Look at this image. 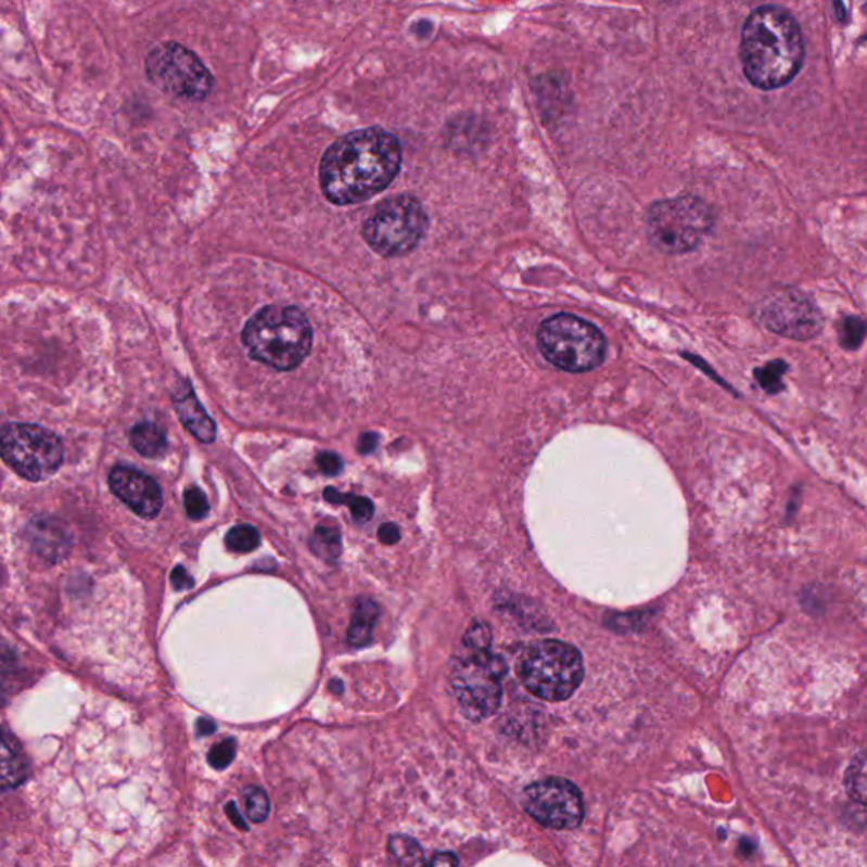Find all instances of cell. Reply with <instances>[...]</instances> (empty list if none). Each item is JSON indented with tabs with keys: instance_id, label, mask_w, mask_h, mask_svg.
Segmentation results:
<instances>
[{
	"instance_id": "cell-1",
	"label": "cell",
	"mask_w": 867,
	"mask_h": 867,
	"mask_svg": "<svg viewBox=\"0 0 867 867\" xmlns=\"http://www.w3.org/2000/svg\"><path fill=\"white\" fill-rule=\"evenodd\" d=\"M400 166L397 136L382 128L359 129L326 151L319 166L320 189L332 204H359L383 192Z\"/></svg>"
},
{
	"instance_id": "cell-2",
	"label": "cell",
	"mask_w": 867,
	"mask_h": 867,
	"mask_svg": "<svg viewBox=\"0 0 867 867\" xmlns=\"http://www.w3.org/2000/svg\"><path fill=\"white\" fill-rule=\"evenodd\" d=\"M802 29L790 12L763 5L752 12L740 35V62L745 77L761 90L788 86L803 66Z\"/></svg>"
},
{
	"instance_id": "cell-3",
	"label": "cell",
	"mask_w": 867,
	"mask_h": 867,
	"mask_svg": "<svg viewBox=\"0 0 867 867\" xmlns=\"http://www.w3.org/2000/svg\"><path fill=\"white\" fill-rule=\"evenodd\" d=\"M313 341L309 319L292 305L263 307L243 329V344L251 358L278 371L302 365L313 349Z\"/></svg>"
},
{
	"instance_id": "cell-4",
	"label": "cell",
	"mask_w": 867,
	"mask_h": 867,
	"mask_svg": "<svg viewBox=\"0 0 867 867\" xmlns=\"http://www.w3.org/2000/svg\"><path fill=\"white\" fill-rule=\"evenodd\" d=\"M517 675L531 693L546 702H563L582 685L583 658L561 640H537L517 663Z\"/></svg>"
},
{
	"instance_id": "cell-5",
	"label": "cell",
	"mask_w": 867,
	"mask_h": 867,
	"mask_svg": "<svg viewBox=\"0 0 867 867\" xmlns=\"http://www.w3.org/2000/svg\"><path fill=\"white\" fill-rule=\"evenodd\" d=\"M537 344L544 358L570 373L595 370L605 359V335L597 326L571 314H558L544 320L537 332Z\"/></svg>"
},
{
	"instance_id": "cell-6",
	"label": "cell",
	"mask_w": 867,
	"mask_h": 867,
	"mask_svg": "<svg viewBox=\"0 0 867 867\" xmlns=\"http://www.w3.org/2000/svg\"><path fill=\"white\" fill-rule=\"evenodd\" d=\"M712 226L709 205L691 195L658 202L648 213L649 240L670 255L693 251Z\"/></svg>"
},
{
	"instance_id": "cell-7",
	"label": "cell",
	"mask_w": 867,
	"mask_h": 867,
	"mask_svg": "<svg viewBox=\"0 0 867 867\" xmlns=\"http://www.w3.org/2000/svg\"><path fill=\"white\" fill-rule=\"evenodd\" d=\"M428 229V214L417 199L397 195L386 199L362 226L368 246L379 255L404 256L416 250Z\"/></svg>"
},
{
	"instance_id": "cell-8",
	"label": "cell",
	"mask_w": 867,
	"mask_h": 867,
	"mask_svg": "<svg viewBox=\"0 0 867 867\" xmlns=\"http://www.w3.org/2000/svg\"><path fill=\"white\" fill-rule=\"evenodd\" d=\"M0 455L27 482H43L62 467L65 447L50 429L8 424L0 434Z\"/></svg>"
},
{
	"instance_id": "cell-9",
	"label": "cell",
	"mask_w": 867,
	"mask_h": 867,
	"mask_svg": "<svg viewBox=\"0 0 867 867\" xmlns=\"http://www.w3.org/2000/svg\"><path fill=\"white\" fill-rule=\"evenodd\" d=\"M148 80L166 95L204 101L213 92L214 78L197 54L175 41L158 44L148 53Z\"/></svg>"
},
{
	"instance_id": "cell-10",
	"label": "cell",
	"mask_w": 867,
	"mask_h": 867,
	"mask_svg": "<svg viewBox=\"0 0 867 867\" xmlns=\"http://www.w3.org/2000/svg\"><path fill=\"white\" fill-rule=\"evenodd\" d=\"M452 666L451 687L467 717L482 721L497 712L501 702V676L506 664L488 649H468Z\"/></svg>"
},
{
	"instance_id": "cell-11",
	"label": "cell",
	"mask_w": 867,
	"mask_h": 867,
	"mask_svg": "<svg viewBox=\"0 0 867 867\" xmlns=\"http://www.w3.org/2000/svg\"><path fill=\"white\" fill-rule=\"evenodd\" d=\"M756 320L767 331L794 341L814 340L824 329L817 305L800 290L769 293L757 304Z\"/></svg>"
},
{
	"instance_id": "cell-12",
	"label": "cell",
	"mask_w": 867,
	"mask_h": 867,
	"mask_svg": "<svg viewBox=\"0 0 867 867\" xmlns=\"http://www.w3.org/2000/svg\"><path fill=\"white\" fill-rule=\"evenodd\" d=\"M522 803L534 820L551 829H576L585 814L578 788L563 778H546L533 782L525 788Z\"/></svg>"
},
{
	"instance_id": "cell-13",
	"label": "cell",
	"mask_w": 867,
	"mask_h": 867,
	"mask_svg": "<svg viewBox=\"0 0 867 867\" xmlns=\"http://www.w3.org/2000/svg\"><path fill=\"white\" fill-rule=\"evenodd\" d=\"M109 486L112 494L123 500L136 515L155 519L162 510L163 494L158 483L135 468H114L109 474Z\"/></svg>"
},
{
	"instance_id": "cell-14",
	"label": "cell",
	"mask_w": 867,
	"mask_h": 867,
	"mask_svg": "<svg viewBox=\"0 0 867 867\" xmlns=\"http://www.w3.org/2000/svg\"><path fill=\"white\" fill-rule=\"evenodd\" d=\"M174 405L178 417H180L181 424L186 425L187 431L192 432L193 436L197 437L201 443L211 444L216 439V424L205 412L197 395L193 394V390L190 386H187L183 394L175 397Z\"/></svg>"
},
{
	"instance_id": "cell-15",
	"label": "cell",
	"mask_w": 867,
	"mask_h": 867,
	"mask_svg": "<svg viewBox=\"0 0 867 867\" xmlns=\"http://www.w3.org/2000/svg\"><path fill=\"white\" fill-rule=\"evenodd\" d=\"M29 540L33 549L41 558H47L50 563H56L69 551L68 534L53 521L39 519L33 522L29 525Z\"/></svg>"
},
{
	"instance_id": "cell-16",
	"label": "cell",
	"mask_w": 867,
	"mask_h": 867,
	"mask_svg": "<svg viewBox=\"0 0 867 867\" xmlns=\"http://www.w3.org/2000/svg\"><path fill=\"white\" fill-rule=\"evenodd\" d=\"M27 776V763L21 752L20 742L4 730L2 736V787L16 788Z\"/></svg>"
},
{
	"instance_id": "cell-17",
	"label": "cell",
	"mask_w": 867,
	"mask_h": 867,
	"mask_svg": "<svg viewBox=\"0 0 867 867\" xmlns=\"http://www.w3.org/2000/svg\"><path fill=\"white\" fill-rule=\"evenodd\" d=\"M131 444L139 455L144 458H163L168 451L166 432L153 422H141L131 431Z\"/></svg>"
},
{
	"instance_id": "cell-18",
	"label": "cell",
	"mask_w": 867,
	"mask_h": 867,
	"mask_svg": "<svg viewBox=\"0 0 867 867\" xmlns=\"http://www.w3.org/2000/svg\"><path fill=\"white\" fill-rule=\"evenodd\" d=\"M380 609L374 601L359 600L353 613L352 625L347 630V640L355 648L370 645L374 624L379 621Z\"/></svg>"
},
{
	"instance_id": "cell-19",
	"label": "cell",
	"mask_w": 867,
	"mask_h": 867,
	"mask_svg": "<svg viewBox=\"0 0 867 867\" xmlns=\"http://www.w3.org/2000/svg\"><path fill=\"white\" fill-rule=\"evenodd\" d=\"M849 799L867 806V751L857 754L849 764L844 778Z\"/></svg>"
},
{
	"instance_id": "cell-20",
	"label": "cell",
	"mask_w": 867,
	"mask_h": 867,
	"mask_svg": "<svg viewBox=\"0 0 867 867\" xmlns=\"http://www.w3.org/2000/svg\"><path fill=\"white\" fill-rule=\"evenodd\" d=\"M310 548L319 558L335 561L341 556V534L332 525H317Z\"/></svg>"
},
{
	"instance_id": "cell-21",
	"label": "cell",
	"mask_w": 867,
	"mask_h": 867,
	"mask_svg": "<svg viewBox=\"0 0 867 867\" xmlns=\"http://www.w3.org/2000/svg\"><path fill=\"white\" fill-rule=\"evenodd\" d=\"M324 498L331 501V503H343V506L349 507L353 517H355V521L368 522L371 517H373L374 507L370 498L358 497V495L352 494H341V492H337L335 488L326 489Z\"/></svg>"
},
{
	"instance_id": "cell-22",
	"label": "cell",
	"mask_w": 867,
	"mask_h": 867,
	"mask_svg": "<svg viewBox=\"0 0 867 867\" xmlns=\"http://www.w3.org/2000/svg\"><path fill=\"white\" fill-rule=\"evenodd\" d=\"M787 370V362L776 359V361L767 362L764 367L756 368L754 370V379L767 394H779V392L785 390L782 377H785Z\"/></svg>"
},
{
	"instance_id": "cell-23",
	"label": "cell",
	"mask_w": 867,
	"mask_h": 867,
	"mask_svg": "<svg viewBox=\"0 0 867 867\" xmlns=\"http://www.w3.org/2000/svg\"><path fill=\"white\" fill-rule=\"evenodd\" d=\"M259 540H262V536H259L258 528L253 527V525L241 524L229 531L228 536H226V546H228L229 551L244 554V552L255 551L259 546Z\"/></svg>"
},
{
	"instance_id": "cell-24",
	"label": "cell",
	"mask_w": 867,
	"mask_h": 867,
	"mask_svg": "<svg viewBox=\"0 0 867 867\" xmlns=\"http://www.w3.org/2000/svg\"><path fill=\"white\" fill-rule=\"evenodd\" d=\"M388 851L398 863L409 864V866H417V864H424L425 857L422 852L421 845L409 837L395 836L390 839Z\"/></svg>"
},
{
	"instance_id": "cell-25",
	"label": "cell",
	"mask_w": 867,
	"mask_h": 867,
	"mask_svg": "<svg viewBox=\"0 0 867 867\" xmlns=\"http://www.w3.org/2000/svg\"><path fill=\"white\" fill-rule=\"evenodd\" d=\"M244 805H246L247 818L255 824H262L270 815V800L262 788L247 787L244 790Z\"/></svg>"
},
{
	"instance_id": "cell-26",
	"label": "cell",
	"mask_w": 867,
	"mask_h": 867,
	"mask_svg": "<svg viewBox=\"0 0 867 867\" xmlns=\"http://www.w3.org/2000/svg\"><path fill=\"white\" fill-rule=\"evenodd\" d=\"M866 335L867 322L863 317L851 316L842 320L839 341L845 349H857L866 340Z\"/></svg>"
},
{
	"instance_id": "cell-27",
	"label": "cell",
	"mask_w": 867,
	"mask_h": 867,
	"mask_svg": "<svg viewBox=\"0 0 867 867\" xmlns=\"http://www.w3.org/2000/svg\"><path fill=\"white\" fill-rule=\"evenodd\" d=\"M183 503H186L187 515H189L192 521H201V519L207 517L208 510H211L207 497H205L204 492L197 488V486L187 489Z\"/></svg>"
},
{
	"instance_id": "cell-28",
	"label": "cell",
	"mask_w": 867,
	"mask_h": 867,
	"mask_svg": "<svg viewBox=\"0 0 867 867\" xmlns=\"http://www.w3.org/2000/svg\"><path fill=\"white\" fill-rule=\"evenodd\" d=\"M235 756V740L234 739H226L219 744L214 745L211 751H208V764L214 767V769H226L229 764L232 763Z\"/></svg>"
},
{
	"instance_id": "cell-29",
	"label": "cell",
	"mask_w": 867,
	"mask_h": 867,
	"mask_svg": "<svg viewBox=\"0 0 867 867\" xmlns=\"http://www.w3.org/2000/svg\"><path fill=\"white\" fill-rule=\"evenodd\" d=\"M467 642L468 649H479V651H483V649H488L489 646V630L485 624H474L473 627L470 628L467 633Z\"/></svg>"
},
{
	"instance_id": "cell-30",
	"label": "cell",
	"mask_w": 867,
	"mask_h": 867,
	"mask_svg": "<svg viewBox=\"0 0 867 867\" xmlns=\"http://www.w3.org/2000/svg\"><path fill=\"white\" fill-rule=\"evenodd\" d=\"M317 467L320 468L322 473L334 476V474H340L343 471V459L335 452H320L317 456Z\"/></svg>"
},
{
	"instance_id": "cell-31",
	"label": "cell",
	"mask_w": 867,
	"mask_h": 867,
	"mask_svg": "<svg viewBox=\"0 0 867 867\" xmlns=\"http://www.w3.org/2000/svg\"><path fill=\"white\" fill-rule=\"evenodd\" d=\"M171 583H174L175 590H187L193 585V579L190 578L186 568L177 566L171 571Z\"/></svg>"
},
{
	"instance_id": "cell-32",
	"label": "cell",
	"mask_w": 867,
	"mask_h": 867,
	"mask_svg": "<svg viewBox=\"0 0 867 867\" xmlns=\"http://www.w3.org/2000/svg\"><path fill=\"white\" fill-rule=\"evenodd\" d=\"M379 539L383 544H395L400 539V531L395 524H383L379 531Z\"/></svg>"
},
{
	"instance_id": "cell-33",
	"label": "cell",
	"mask_w": 867,
	"mask_h": 867,
	"mask_svg": "<svg viewBox=\"0 0 867 867\" xmlns=\"http://www.w3.org/2000/svg\"><path fill=\"white\" fill-rule=\"evenodd\" d=\"M377 444H379V437L371 434V432H367V434H362V436L359 437L358 451L361 452V455H370V452L377 449Z\"/></svg>"
},
{
	"instance_id": "cell-34",
	"label": "cell",
	"mask_w": 867,
	"mask_h": 867,
	"mask_svg": "<svg viewBox=\"0 0 867 867\" xmlns=\"http://www.w3.org/2000/svg\"><path fill=\"white\" fill-rule=\"evenodd\" d=\"M226 812H228V817L231 818L232 824L241 830H247L246 821L240 815V809H238V805L234 802L228 803L226 806Z\"/></svg>"
},
{
	"instance_id": "cell-35",
	"label": "cell",
	"mask_w": 867,
	"mask_h": 867,
	"mask_svg": "<svg viewBox=\"0 0 867 867\" xmlns=\"http://www.w3.org/2000/svg\"><path fill=\"white\" fill-rule=\"evenodd\" d=\"M458 863V857H456L452 852H443V854H436V856L432 857L431 859L432 866H456Z\"/></svg>"
},
{
	"instance_id": "cell-36",
	"label": "cell",
	"mask_w": 867,
	"mask_h": 867,
	"mask_svg": "<svg viewBox=\"0 0 867 867\" xmlns=\"http://www.w3.org/2000/svg\"><path fill=\"white\" fill-rule=\"evenodd\" d=\"M216 729L217 725L213 721H208V718H199L197 724H195V730H197L199 736H213Z\"/></svg>"
},
{
	"instance_id": "cell-37",
	"label": "cell",
	"mask_w": 867,
	"mask_h": 867,
	"mask_svg": "<svg viewBox=\"0 0 867 867\" xmlns=\"http://www.w3.org/2000/svg\"><path fill=\"white\" fill-rule=\"evenodd\" d=\"M329 688H331L334 693H343V683L337 681V679H332V681L329 683Z\"/></svg>"
}]
</instances>
